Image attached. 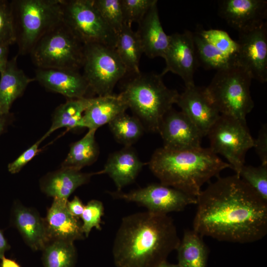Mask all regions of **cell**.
<instances>
[{
    "mask_svg": "<svg viewBox=\"0 0 267 267\" xmlns=\"http://www.w3.org/2000/svg\"><path fill=\"white\" fill-rule=\"evenodd\" d=\"M34 79L47 89L69 99L88 97L89 91L86 80L79 71L37 68Z\"/></svg>",
    "mask_w": 267,
    "mask_h": 267,
    "instance_id": "cell-17",
    "label": "cell"
},
{
    "mask_svg": "<svg viewBox=\"0 0 267 267\" xmlns=\"http://www.w3.org/2000/svg\"><path fill=\"white\" fill-rule=\"evenodd\" d=\"M16 43L10 1L0 0V45L9 46Z\"/></svg>",
    "mask_w": 267,
    "mask_h": 267,
    "instance_id": "cell-37",
    "label": "cell"
},
{
    "mask_svg": "<svg viewBox=\"0 0 267 267\" xmlns=\"http://www.w3.org/2000/svg\"><path fill=\"white\" fill-rule=\"evenodd\" d=\"M197 32L219 50L235 59L238 44L226 31L220 29H208L201 30Z\"/></svg>",
    "mask_w": 267,
    "mask_h": 267,
    "instance_id": "cell-33",
    "label": "cell"
},
{
    "mask_svg": "<svg viewBox=\"0 0 267 267\" xmlns=\"http://www.w3.org/2000/svg\"><path fill=\"white\" fill-rule=\"evenodd\" d=\"M195 231L202 237L241 244L267 233V202L236 174L218 177L196 197Z\"/></svg>",
    "mask_w": 267,
    "mask_h": 267,
    "instance_id": "cell-1",
    "label": "cell"
},
{
    "mask_svg": "<svg viewBox=\"0 0 267 267\" xmlns=\"http://www.w3.org/2000/svg\"><path fill=\"white\" fill-rule=\"evenodd\" d=\"M96 130H89L80 140L70 144L69 151L61 164V168L81 171L96 161L99 149L95 138Z\"/></svg>",
    "mask_w": 267,
    "mask_h": 267,
    "instance_id": "cell-28",
    "label": "cell"
},
{
    "mask_svg": "<svg viewBox=\"0 0 267 267\" xmlns=\"http://www.w3.org/2000/svg\"><path fill=\"white\" fill-rule=\"evenodd\" d=\"M128 107L120 96L110 94L93 97L83 115L84 128L97 130L108 124L119 115L126 113Z\"/></svg>",
    "mask_w": 267,
    "mask_h": 267,
    "instance_id": "cell-23",
    "label": "cell"
},
{
    "mask_svg": "<svg viewBox=\"0 0 267 267\" xmlns=\"http://www.w3.org/2000/svg\"><path fill=\"white\" fill-rule=\"evenodd\" d=\"M38 68L79 71L84 59V44L63 22L42 36L30 52Z\"/></svg>",
    "mask_w": 267,
    "mask_h": 267,
    "instance_id": "cell-7",
    "label": "cell"
},
{
    "mask_svg": "<svg viewBox=\"0 0 267 267\" xmlns=\"http://www.w3.org/2000/svg\"><path fill=\"white\" fill-rule=\"evenodd\" d=\"M43 140L41 138L23 152L15 160L9 163L7 166L8 172L12 174L19 173L38 154L39 151V145Z\"/></svg>",
    "mask_w": 267,
    "mask_h": 267,
    "instance_id": "cell-38",
    "label": "cell"
},
{
    "mask_svg": "<svg viewBox=\"0 0 267 267\" xmlns=\"http://www.w3.org/2000/svg\"><path fill=\"white\" fill-rule=\"evenodd\" d=\"M102 17L117 34L124 24L121 0H93Z\"/></svg>",
    "mask_w": 267,
    "mask_h": 267,
    "instance_id": "cell-34",
    "label": "cell"
},
{
    "mask_svg": "<svg viewBox=\"0 0 267 267\" xmlns=\"http://www.w3.org/2000/svg\"><path fill=\"white\" fill-rule=\"evenodd\" d=\"M163 58L166 66L160 74L163 76L169 72L178 75L185 88L195 85L194 75L199 65L193 33L185 31L169 35V43Z\"/></svg>",
    "mask_w": 267,
    "mask_h": 267,
    "instance_id": "cell-13",
    "label": "cell"
},
{
    "mask_svg": "<svg viewBox=\"0 0 267 267\" xmlns=\"http://www.w3.org/2000/svg\"><path fill=\"white\" fill-rule=\"evenodd\" d=\"M13 119V115L10 112L6 114H0V136L12 123Z\"/></svg>",
    "mask_w": 267,
    "mask_h": 267,
    "instance_id": "cell-41",
    "label": "cell"
},
{
    "mask_svg": "<svg viewBox=\"0 0 267 267\" xmlns=\"http://www.w3.org/2000/svg\"><path fill=\"white\" fill-rule=\"evenodd\" d=\"M17 55L8 60L5 70L0 74V114H6L13 102L21 96L28 85L35 81L27 76L17 65Z\"/></svg>",
    "mask_w": 267,
    "mask_h": 267,
    "instance_id": "cell-24",
    "label": "cell"
},
{
    "mask_svg": "<svg viewBox=\"0 0 267 267\" xmlns=\"http://www.w3.org/2000/svg\"><path fill=\"white\" fill-rule=\"evenodd\" d=\"M176 104L204 136L221 115L204 87L185 88L179 94Z\"/></svg>",
    "mask_w": 267,
    "mask_h": 267,
    "instance_id": "cell-16",
    "label": "cell"
},
{
    "mask_svg": "<svg viewBox=\"0 0 267 267\" xmlns=\"http://www.w3.org/2000/svg\"><path fill=\"white\" fill-rule=\"evenodd\" d=\"M180 240L173 219L148 211L122 219L112 249L116 267H155L177 250Z\"/></svg>",
    "mask_w": 267,
    "mask_h": 267,
    "instance_id": "cell-2",
    "label": "cell"
},
{
    "mask_svg": "<svg viewBox=\"0 0 267 267\" xmlns=\"http://www.w3.org/2000/svg\"><path fill=\"white\" fill-rule=\"evenodd\" d=\"M108 125L114 138L124 146H132L141 137L145 130L137 117L126 113L119 115Z\"/></svg>",
    "mask_w": 267,
    "mask_h": 267,
    "instance_id": "cell-29",
    "label": "cell"
},
{
    "mask_svg": "<svg viewBox=\"0 0 267 267\" xmlns=\"http://www.w3.org/2000/svg\"><path fill=\"white\" fill-rule=\"evenodd\" d=\"M103 215L104 206L100 201L91 200L85 206L81 218L83 221L82 228L85 237L89 236L93 227L97 230H101V218Z\"/></svg>",
    "mask_w": 267,
    "mask_h": 267,
    "instance_id": "cell-35",
    "label": "cell"
},
{
    "mask_svg": "<svg viewBox=\"0 0 267 267\" xmlns=\"http://www.w3.org/2000/svg\"><path fill=\"white\" fill-rule=\"evenodd\" d=\"M158 133L163 140V147L172 150L200 148L204 137L184 113L173 108L164 116Z\"/></svg>",
    "mask_w": 267,
    "mask_h": 267,
    "instance_id": "cell-14",
    "label": "cell"
},
{
    "mask_svg": "<svg viewBox=\"0 0 267 267\" xmlns=\"http://www.w3.org/2000/svg\"><path fill=\"white\" fill-rule=\"evenodd\" d=\"M235 63L261 83L267 82V22L246 32H239Z\"/></svg>",
    "mask_w": 267,
    "mask_h": 267,
    "instance_id": "cell-12",
    "label": "cell"
},
{
    "mask_svg": "<svg viewBox=\"0 0 267 267\" xmlns=\"http://www.w3.org/2000/svg\"><path fill=\"white\" fill-rule=\"evenodd\" d=\"M149 168L160 183L197 197L202 186L231 168L209 148L172 150L156 149L148 163Z\"/></svg>",
    "mask_w": 267,
    "mask_h": 267,
    "instance_id": "cell-3",
    "label": "cell"
},
{
    "mask_svg": "<svg viewBox=\"0 0 267 267\" xmlns=\"http://www.w3.org/2000/svg\"><path fill=\"white\" fill-rule=\"evenodd\" d=\"M115 49L128 73L137 74L139 61L143 54L141 46L135 32L131 25L124 23L117 34Z\"/></svg>",
    "mask_w": 267,
    "mask_h": 267,
    "instance_id": "cell-27",
    "label": "cell"
},
{
    "mask_svg": "<svg viewBox=\"0 0 267 267\" xmlns=\"http://www.w3.org/2000/svg\"><path fill=\"white\" fill-rule=\"evenodd\" d=\"M135 32L143 53L148 58H163L169 43V36L164 31L158 13L157 3L154 4L137 23Z\"/></svg>",
    "mask_w": 267,
    "mask_h": 267,
    "instance_id": "cell-21",
    "label": "cell"
},
{
    "mask_svg": "<svg viewBox=\"0 0 267 267\" xmlns=\"http://www.w3.org/2000/svg\"><path fill=\"white\" fill-rule=\"evenodd\" d=\"M10 221L33 250H43L50 241L44 219L34 209L16 202L12 208Z\"/></svg>",
    "mask_w": 267,
    "mask_h": 267,
    "instance_id": "cell-18",
    "label": "cell"
},
{
    "mask_svg": "<svg viewBox=\"0 0 267 267\" xmlns=\"http://www.w3.org/2000/svg\"><path fill=\"white\" fill-rule=\"evenodd\" d=\"M160 74L140 72L126 82L119 94L145 130L158 133L166 113L179 94L164 84Z\"/></svg>",
    "mask_w": 267,
    "mask_h": 267,
    "instance_id": "cell-4",
    "label": "cell"
},
{
    "mask_svg": "<svg viewBox=\"0 0 267 267\" xmlns=\"http://www.w3.org/2000/svg\"><path fill=\"white\" fill-rule=\"evenodd\" d=\"M193 38L199 65L204 68L218 71L236 63L235 59L219 50L197 32L193 33Z\"/></svg>",
    "mask_w": 267,
    "mask_h": 267,
    "instance_id": "cell-30",
    "label": "cell"
},
{
    "mask_svg": "<svg viewBox=\"0 0 267 267\" xmlns=\"http://www.w3.org/2000/svg\"><path fill=\"white\" fill-rule=\"evenodd\" d=\"M62 21L84 44H100L115 48L117 35L93 0H63Z\"/></svg>",
    "mask_w": 267,
    "mask_h": 267,
    "instance_id": "cell-9",
    "label": "cell"
},
{
    "mask_svg": "<svg viewBox=\"0 0 267 267\" xmlns=\"http://www.w3.org/2000/svg\"><path fill=\"white\" fill-rule=\"evenodd\" d=\"M1 260L0 267H21L17 262L13 259L4 257Z\"/></svg>",
    "mask_w": 267,
    "mask_h": 267,
    "instance_id": "cell-44",
    "label": "cell"
},
{
    "mask_svg": "<svg viewBox=\"0 0 267 267\" xmlns=\"http://www.w3.org/2000/svg\"><path fill=\"white\" fill-rule=\"evenodd\" d=\"M218 13L231 27L239 32L256 28L267 16L265 0H223L219 2Z\"/></svg>",
    "mask_w": 267,
    "mask_h": 267,
    "instance_id": "cell-15",
    "label": "cell"
},
{
    "mask_svg": "<svg viewBox=\"0 0 267 267\" xmlns=\"http://www.w3.org/2000/svg\"><path fill=\"white\" fill-rule=\"evenodd\" d=\"M10 2L18 54H30L40 39L62 21L63 0Z\"/></svg>",
    "mask_w": 267,
    "mask_h": 267,
    "instance_id": "cell-5",
    "label": "cell"
},
{
    "mask_svg": "<svg viewBox=\"0 0 267 267\" xmlns=\"http://www.w3.org/2000/svg\"><path fill=\"white\" fill-rule=\"evenodd\" d=\"M157 0H121L124 23H138Z\"/></svg>",
    "mask_w": 267,
    "mask_h": 267,
    "instance_id": "cell-36",
    "label": "cell"
},
{
    "mask_svg": "<svg viewBox=\"0 0 267 267\" xmlns=\"http://www.w3.org/2000/svg\"><path fill=\"white\" fill-rule=\"evenodd\" d=\"M110 194L115 198L136 203L153 213L168 215L180 212L190 205H196V197L161 183H152L125 193L115 191Z\"/></svg>",
    "mask_w": 267,
    "mask_h": 267,
    "instance_id": "cell-11",
    "label": "cell"
},
{
    "mask_svg": "<svg viewBox=\"0 0 267 267\" xmlns=\"http://www.w3.org/2000/svg\"><path fill=\"white\" fill-rule=\"evenodd\" d=\"M155 267H180L178 264H171L167 262V261H164L156 266Z\"/></svg>",
    "mask_w": 267,
    "mask_h": 267,
    "instance_id": "cell-45",
    "label": "cell"
},
{
    "mask_svg": "<svg viewBox=\"0 0 267 267\" xmlns=\"http://www.w3.org/2000/svg\"><path fill=\"white\" fill-rule=\"evenodd\" d=\"M253 147L259 156L261 164L267 165V125L261 128L258 137L254 139Z\"/></svg>",
    "mask_w": 267,
    "mask_h": 267,
    "instance_id": "cell-39",
    "label": "cell"
},
{
    "mask_svg": "<svg viewBox=\"0 0 267 267\" xmlns=\"http://www.w3.org/2000/svg\"><path fill=\"white\" fill-rule=\"evenodd\" d=\"M238 177L267 202V165L258 167L244 165Z\"/></svg>",
    "mask_w": 267,
    "mask_h": 267,
    "instance_id": "cell-32",
    "label": "cell"
},
{
    "mask_svg": "<svg viewBox=\"0 0 267 267\" xmlns=\"http://www.w3.org/2000/svg\"><path fill=\"white\" fill-rule=\"evenodd\" d=\"M10 246L6 239L2 230L0 229V259L4 257V253L9 250Z\"/></svg>",
    "mask_w": 267,
    "mask_h": 267,
    "instance_id": "cell-43",
    "label": "cell"
},
{
    "mask_svg": "<svg viewBox=\"0 0 267 267\" xmlns=\"http://www.w3.org/2000/svg\"><path fill=\"white\" fill-rule=\"evenodd\" d=\"M84 77L89 91L101 96L112 94L127 71L115 48L100 44H84Z\"/></svg>",
    "mask_w": 267,
    "mask_h": 267,
    "instance_id": "cell-10",
    "label": "cell"
},
{
    "mask_svg": "<svg viewBox=\"0 0 267 267\" xmlns=\"http://www.w3.org/2000/svg\"><path fill=\"white\" fill-rule=\"evenodd\" d=\"M67 202L53 199L47 210L44 220L50 241L63 240L74 242L77 240L84 239L85 237L79 219L69 212Z\"/></svg>",
    "mask_w": 267,
    "mask_h": 267,
    "instance_id": "cell-19",
    "label": "cell"
},
{
    "mask_svg": "<svg viewBox=\"0 0 267 267\" xmlns=\"http://www.w3.org/2000/svg\"><path fill=\"white\" fill-rule=\"evenodd\" d=\"M95 173H85L68 168L46 174L40 182L42 191L48 196L67 202L68 197L79 186L87 183Z\"/></svg>",
    "mask_w": 267,
    "mask_h": 267,
    "instance_id": "cell-22",
    "label": "cell"
},
{
    "mask_svg": "<svg viewBox=\"0 0 267 267\" xmlns=\"http://www.w3.org/2000/svg\"><path fill=\"white\" fill-rule=\"evenodd\" d=\"M42 251L44 267H74L75 265L77 252L74 242L52 240Z\"/></svg>",
    "mask_w": 267,
    "mask_h": 267,
    "instance_id": "cell-31",
    "label": "cell"
},
{
    "mask_svg": "<svg viewBox=\"0 0 267 267\" xmlns=\"http://www.w3.org/2000/svg\"><path fill=\"white\" fill-rule=\"evenodd\" d=\"M66 206L68 211L73 216L79 219L81 218L85 205L78 196H75L71 201H68Z\"/></svg>",
    "mask_w": 267,
    "mask_h": 267,
    "instance_id": "cell-40",
    "label": "cell"
},
{
    "mask_svg": "<svg viewBox=\"0 0 267 267\" xmlns=\"http://www.w3.org/2000/svg\"><path fill=\"white\" fill-rule=\"evenodd\" d=\"M252 80L250 75L235 63L217 71L206 90L220 114L246 119L254 107Z\"/></svg>",
    "mask_w": 267,
    "mask_h": 267,
    "instance_id": "cell-6",
    "label": "cell"
},
{
    "mask_svg": "<svg viewBox=\"0 0 267 267\" xmlns=\"http://www.w3.org/2000/svg\"><path fill=\"white\" fill-rule=\"evenodd\" d=\"M207 135L210 149L225 158L238 176L247 152L254 146L246 119L221 114Z\"/></svg>",
    "mask_w": 267,
    "mask_h": 267,
    "instance_id": "cell-8",
    "label": "cell"
},
{
    "mask_svg": "<svg viewBox=\"0 0 267 267\" xmlns=\"http://www.w3.org/2000/svg\"><path fill=\"white\" fill-rule=\"evenodd\" d=\"M93 99V97L69 99L59 105L53 112L50 127L42 138L44 140L53 132L61 128L65 127L69 130L84 128L83 115Z\"/></svg>",
    "mask_w": 267,
    "mask_h": 267,
    "instance_id": "cell-25",
    "label": "cell"
},
{
    "mask_svg": "<svg viewBox=\"0 0 267 267\" xmlns=\"http://www.w3.org/2000/svg\"><path fill=\"white\" fill-rule=\"evenodd\" d=\"M9 46L0 45V73L5 69L8 63V53Z\"/></svg>",
    "mask_w": 267,
    "mask_h": 267,
    "instance_id": "cell-42",
    "label": "cell"
},
{
    "mask_svg": "<svg viewBox=\"0 0 267 267\" xmlns=\"http://www.w3.org/2000/svg\"><path fill=\"white\" fill-rule=\"evenodd\" d=\"M180 267H207L209 249L203 237L194 230H187L177 249Z\"/></svg>",
    "mask_w": 267,
    "mask_h": 267,
    "instance_id": "cell-26",
    "label": "cell"
},
{
    "mask_svg": "<svg viewBox=\"0 0 267 267\" xmlns=\"http://www.w3.org/2000/svg\"><path fill=\"white\" fill-rule=\"evenodd\" d=\"M144 165L132 146H124L110 154L103 169L95 174L108 175L114 182L117 191H121L134 181Z\"/></svg>",
    "mask_w": 267,
    "mask_h": 267,
    "instance_id": "cell-20",
    "label": "cell"
}]
</instances>
